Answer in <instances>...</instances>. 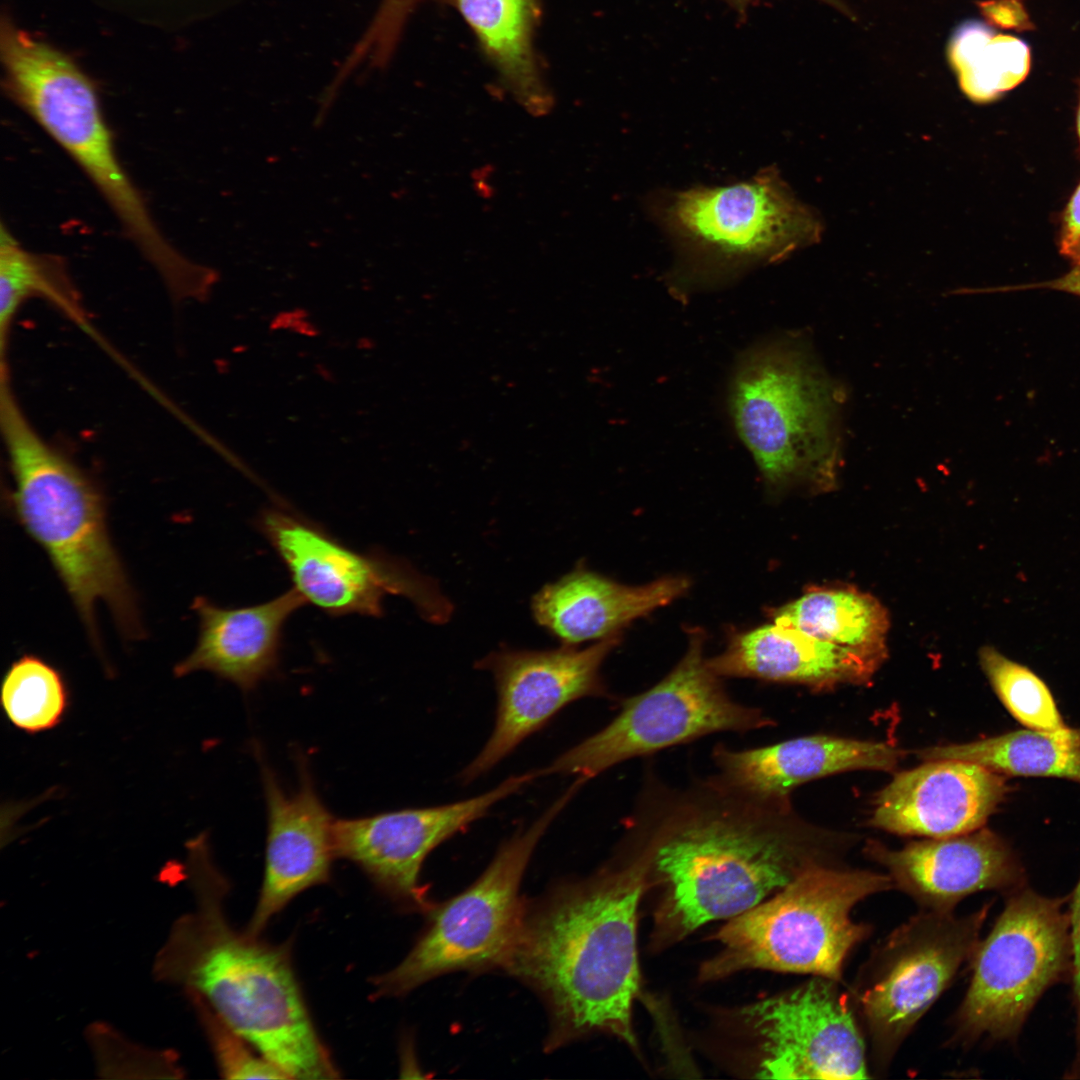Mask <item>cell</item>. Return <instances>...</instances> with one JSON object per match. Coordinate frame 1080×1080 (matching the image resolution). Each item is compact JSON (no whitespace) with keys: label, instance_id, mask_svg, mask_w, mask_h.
<instances>
[{"label":"cell","instance_id":"6da1fadb","mask_svg":"<svg viewBox=\"0 0 1080 1080\" xmlns=\"http://www.w3.org/2000/svg\"><path fill=\"white\" fill-rule=\"evenodd\" d=\"M650 866L651 852L622 869L559 886L525 911L502 967L545 1001L549 1048L595 1030L635 1045L636 918Z\"/></svg>","mask_w":1080,"mask_h":1080},{"label":"cell","instance_id":"7a4b0ae2","mask_svg":"<svg viewBox=\"0 0 1080 1080\" xmlns=\"http://www.w3.org/2000/svg\"><path fill=\"white\" fill-rule=\"evenodd\" d=\"M208 864L194 870V909L172 926L154 976L201 998L288 1079L339 1078L297 981L291 943H269L231 926L230 886Z\"/></svg>","mask_w":1080,"mask_h":1080},{"label":"cell","instance_id":"3957f363","mask_svg":"<svg viewBox=\"0 0 1080 1080\" xmlns=\"http://www.w3.org/2000/svg\"><path fill=\"white\" fill-rule=\"evenodd\" d=\"M0 426L13 481V512L48 555L91 640L98 645L99 601L110 609L125 637H142L135 596L109 535L100 488L35 430L16 400L8 370L1 371Z\"/></svg>","mask_w":1080,"mask_h":1080},{"label":"cell","instance_id":"277c9868","mask_svg":"<svg viewBox=\"0 0 1080 1080\" xmlns=\"http://www.w3.org/2000/svg\"><path fill=\"white\" fill-rule=\"evenodd\" d=\"M9 95L78 165L176 301L198 296L210 270L165 237L123 167L91 80L64 53L9 21L1 25Z\"/></svg>","mask_w":1080,"mask_h":1080},{"label":"cell","instance_id":"5b68a950","mask_svg":"<svg viewBox=\"0 0 1080 1080\" xmlns=\"http://www.w3.org/2000/svg\"><path fill=\"white\" fill-rule=\"evenodd\" d=\"M846 393L800 336L763 342L737 363L730 411L767 487H835Z\"/></svg>","mask_w":1080,"mask_h":1080},{"label":"cell","instance_id":"8992f818","mask_svg":"<svg viewBox=\"0 0 1080 1080\" xmlns=\"http://www.w3.org/2000/svg\"><path fill=\"white\" fill-rule=\"evenodd\" d=\"M662 832L651 865L666 887L659 922L673 937L747 912L814 863L759 816L694 815Z\"/></svg>","mask_w":1080,"mask_h":1080},{"label":"cell","instance_id":"52a82bcc","mask_svg":"<svg viewBox=\"0 0 1080 1080\" xmlns=\"http://www.w3.org/2000/svg\"><path fill=\"white\" fill-rule=\"evenodd\" d=\"M654 215L678 248V289L720 284L817 242L823 226L775 168L721 187L666 192Z\"/></svg>","mask_w":1080,"mask_h":1080},{"label":"cell","instance_id":"ba28073f","mask_svg":"<svg viewBox=\"0 0 1080 1080\" xmlns=\"http://www.w3.org/2000/svg\"><path fill=\"white\" fill-rule=\"evenodd\" d=\"M892 886L889 875L814 862L774 897L729 920L716 935L721 949L701 976L766 969L837 982L848 954L869 932L852 919L853 908Z\"/></svg>","mask_w":1080,"mask_h":1080},{"label":"cell","instance_id":"9c48e42d","mask_svg":"<svg viewBox=\"0 0 1080 1080\" xmlns=\"http://www.w3.org/2000/svg\"><path fill=\"white\" fill-rule=\"evenodd\" d=\"M582 786L575 780L536 820L502 843L471 886L432 911L428 927L407 956L374 977L375 997L404 995L451 971L504 964L525 913L519 888L528 863L550 825Z\"/></svg>","mask_w":1080,"mask_h":1080},{"label":"cell","instance_id":"30bf717a","mask_svg":"<svg viewBox=\"0 0 1080 1080\" xmlns=\"http://www.w3.org/2000/svg\"><path fill=\"white\" fill-rule=\"evenodd\" d=\"M694 632L678 665L649 690L628 699L604 728L541 768V776L572 775L585 782L628 759L715 732H746L773 724L758 708L733 701L703 655Z\"/></svg>","mask_w":1080,"mask_h":1080},{"label":"cell","instance_id":"8fae6325","mask_svg":"<svg viewBox=\"0 0 1080 1080\" xmlns=\"http://www.w3.org/2000/svg\"><path fill=\"white\" fill-rule=\"evenodd\" d=\"M1063 898L1028 888L1012 892L974 954L970 986L957 1014L966 1037H1014L1045 990L1071 964Z\"/></svg>","mask_w":1080,"mask_h":1080},{"label":"cell","instance_id":"7c38bea8","mask_svg":"<svg viewBox=\"0 0 1080 1080\" xmlns=\"http://www.w3.org/2000/svg\"><path fill=\"white\" fill-rule=\"evenodd\" d=\"M256 528L286 567L293 588L329 616L381 617L388 595L407 598L433 623L446 622L452 613L438 584L407 561L356 551L286 506L265 508Z\"/></svg>","mask_w":1080,"mask_h":1080},{"label":"cell","instance_id":"4fadbf2b","mask_svg":"<svg viewBox=\"0 0 1080 1080\" xmlns=\"http://www.w3.org/2000/svg\"><path fill=\"white\" fill-rule=\"evenodd\" d=\"M990 905L964 917L929 910L894 930L874 951L855 990L874 1048L890 1057L974 956Z\"/></svg>","mask_w":1080,"mask_h":1080},{"label":"cell","instance_id":"5bb4252c","mask_svg":"<svg viewBox=\"0 0 1080 1080\" xmlns=\"http://www.w3.org/2000/svg\"><path fill=\"white\" fill-rule=\"evenodd\" d=\"M618 641L613 634L584 649L564 644L550 650L506 647L480 659L475 666L490 672L495 682V724L483 748L460 772L461 782L491 770L568 704L603 695L600 668Z\"/></svg>","mask_w":1080,"mask_h":1080},{"label":"cell","instance_id":"9a60e30c","mask_svg":"<svg viewBox=\"0 0 1080 1080\" xmlns=\"http://www.w3.org/2000/svg\"><path fill=\"white\" fill-rule=\"evenodd\" d=\"M537 777L539 770L510 776L489 791L445 805L335 819L336 858L354 863L393 899L426 910L430 904L420 873L429 853Z\"/></svg>","mask_w":1080,"mask_h":1080},{"label":"cell","instance_id":"2e32d148","mask_svg":"<svg viewBox=\"0 0 1080 1080\" xmlns=\"http://www.w3.org/2000/svg\"><path fill=\"white\" fill-rule=\"evenodd\" d=\"M835 982L815 976L742 1011L760 1040L758 1077H869L863 1039Z\"/></svg>","mask_w":1080,"mask_h":1080},{"label":"cell","instance_id":"e0dca14e","mask_svg":"<svg viewBox=\"0 0 1080 1080\" xmlns=\"http://www.w3.org/2000/svg\"><path fill=\"white\" fill-rule=\"evenodd\" d=\"M253 752L261 772L267 835L262 885L245 930L261 935L293 898L330 880L336 818L320 798L303 756L297 758L298 787L287 792L256 743Z\"/></svg>","mask_w":1080,"mask_h":1080},{"label":"cell","instance_id":"ac0fdd59","mask_svg":"<svg viewBox=\"0 0 1080 1080\" xmlns=\"http://www.w3.org/2000/svg\"><path fill=\"white\" fill-rule=\"evenodd\" d=\"M1008 792L1005 776L973 762L929 760L877 795L871 822L900 834L946 838L982 828Z\"/></svg>","mask_w":1080,"mask_h":1080},{"label":"cell","instance_id":"d6986e66","mask_svg":"<svg viewBox=\"0 0 1080 1080\" xmlns=\"http://www.w3.org/2000/svg\"><path fill=\"white\" fill-rule=\"evenodd\" d=\"M867 850L888 870L897 887L929 910L951 911L972 893H1012L1024 884L1023 869L1012 849L984 828L910 843L899 850L871 843Z\"/></svg>","mask_w":1080,"mask_h":1080},{"label":"cell","instance_id":"ffe728a7","mask_svg":"<svg viewBox=\"0 0 1080 1080\" xmlns=\"http://www.w3.org/2000/svg\"><path fill=\"white\" fill-rule=\"evenodd\" d=\"M306 604L293 587L267 602L245 607H221L205 597L195 598L197 643L175 666L174 674L182 677L207 671L245 693L255 690L278 671L285 624Z\"/></svg>","mask_w":1080,"mask_h":1080},{"label":"cell","instance_id":"44dd1931","mask_svg":"<svg viewBox=\"0 0 1080 1080\" xmlns=\"http://www.w3.org/2000/svg\"><path fill=\"white\" fill-rule=\"evenodd\" d=\"M714 757L728 789L760 804L779 802L795 787L827 775L892 771L903 752L882 742L814 735L745 750L719 746Z\"/></svg>","mask_w":1080,"mask_h":1080},{"label":"cell","instance_id":"7402d4cb","mask_svg":"<svg viewBox=\"0 0 1080 1080\" xmlns=\"http://www.w3.org/2000/svg\"><path fill=\"white\" fill-rule=\"evenodd\" d=\"M884 656V651L839 646L774 621L736 635L707 665L718 677L832 688L870 681Z\"/></svg>","mask_w":1080,"mask_h":1080},{"label":"cell","instance_id":"603a6c76","mask_svg":"<svg viewBox=\"0 0 1080 1080\" xmlns=\"http://www.w3.org/2000/svg\"><path fill=\"white\" fill-rule=\"evenodd\" d=\"M689 582L665 577L629 586L578 567L543 586L533 597L535 620L562 644L603 639L632 620L684 594Z\"/></svg>","mask_w":1080,"mask_h":1080},{"label":"cell","instance_id":"cb8c5ba5","mask_svg":"<svg viewBox=\"0 0 1080 1080\" xmlns=\"http://www.w3.org/2000/svg\"><path fill=\"white\" fill-rule=\"evenodd\" d=\"M473 32L504 89L526 111L550 112L553 96L534 47L539 0H447Z\"/></svg>","mask_w":1080,"mask_h":1080},{"label":"cell","instance_id":"d4e9b609","mask_svg":"<svg viewBox=\"0 0 1080 1080\" xmlns=\"http://www.w3.org/2000/svg\"><path fill=\"white\" fill-rule=\"evenodd\" d=\"M929 760L976 763L1003 776L1055 777L1080 783V728H1026L989 738L918 752Z\"/></svg>","mask_w":1080,"mask_h":1080},{"label":"cell","instance_id":"484cf974","mask_svg":"<svg viewBox=\"0 0 1080 1080\" xmlns=\"http://www.w3.org/2000/svg\"><path fill=\"white\" fill-rule=\"evenodd\" d=\"M774 621L839 646L885 651L888 616L870 595L822 588L779 609Z\"/></svg>","mask_w":1080,"mask_h":1080},{"label":"cell","instance_id":"4316f807","mask_svg":"<svg viewBox=\"0 0 1080 1080\" xmlns=\"http://www.w3.org/2000/svg\"><path fill=\"white\" fill-rule=\"evenodd\" d=\"M42 298L83 324L85 311L64 258L30 251L16 240L4 223L0 232V346L6 352L10 327L20 306Z\"/></svg>","mask_w":1080,"mask_h":1080},{"label":"cell","instance_id":"83f0119b","mask_svg":"<svg viewBox=\"0 0 1080 1080\" xmlns=\"http://www.w3.org/2000/svg\"><path fill=\"white\" fill-rule=\"evenodd\" d=\"M949 58L963 92L974 102L989 103L1018 86L1028 75L1031 52L1022 39L997 34L978 21L954 34Z\"/></svg>","mask_w":1080,"mask_h":1080},{"label":"cell","instance_id":"f1b7e54d","mask_svg":"<svg viewBox=\"0 0 1080 1080\" xmlns=\"http://www.w3.org/2000/svg\"><path fill=\"white\" fill-rule=\"evenodd\" d=\"M0 701L15 728L38 734L63 721L70 705V693L56 667L40 656L24 654L4 674Z\"/></svg>","mask_w":1080,"mask_h":1080},{"label":"cell","instance_id":"f546056e","mask_svg":"<svg viewBox=\"0 0 1080 1080\" xmlns=\"http://www.w3.org/2000/svg\"><path fill=\"white\" fill-rule=\"evenodd\" d=\"M979 663L1001 703L1023 726L1038 730L1066 726L1049 687L1029 667L989 645L979 650Z\"/></svg>","mask_w":1080,"mask_h":1080},{"label":"cell","instance_id":"4dcf8cb0","mask_svg":"<svg viewBox=\"0 0 1080 1080\" xmlns=\"http://www.w3.org/2000/svg\"><path fill=\"white\" fill-rule=\"evenodd\" d=\"M226 1079H288L246 1039L229 1027L201 998L189 994Z\"/></svg>","mask_w":1080,"mask_h":1080},{"label":"cell","instance_id":"1f68e13d","mask_svg":"<svg viewBox=\"0 0 1080 1080\" xmlns=\"http://www.w3.org/2000/svg\"><path fill=\"white\" fill-rule=\"evenodd\" d=\"M1058 248L1073 265L1080 264V181L1061 215Z\"/></svg>","mask_w":1080,"mask_h":1080},{"label":"cell","instance_id":"d6a6232c","mask_svg":"<svg viewBox=\"0 0 1080 1080\" xmlns=\"http://www.w3.org/2000/svg\"><path fill=\"white\" fill-rule=\"evenodd\" d=\"M983 14L993 24L1003 28L1028 30L1032 23L1020 0H992L981 4Z\"/></svg>","mask_w":1080,"mask_h":1080},{"label":"cell","instance_id":"836d02e7","mask_svg":"<svg viewBox=\"0 0 1080 1080\" xmlns=\"http://www.w3.org/2000/svg\"><path fill=\"white\" fill-rule=\"evenodd\" d=\"M1069 920L1072 952L1071 966L1073 971L1074 995L1077 1008L1078 1034L1080 1042V878L1072 894Z\"/></svg>","mask_w":1080,"mask_h":1080},{"label":"cell","instance_id":"e575fe53","mask_svg":"<svg viewBox=\"0 0 1080 1080\" xmlns=\"http://www.w3.org/2000/svg\"><path fill=\"white\" fill-rule=\"evenodd\" d=\"M1027 289H1050L1080 297V264L1073 265L1067 273L1056 279L1038 283L1001 287L996 290L1018 291Z\"/></svg>","mask_w":1080,"mask_h":1080},{"label":"cell","instance_id":"d590c367","mask_svg":"<svg viewBox=\"0 0 1080 1080\" xmlns=\"http://www.w3.org/2000/svg\"><path fill=\"white\" fill-rule=\"evenodd\" d=\"M724 1H726L728 4H730L732 7H734L738 11L743 12L746 9V7L748 6V4L752 0H724ZM823 1L829 2L830 4L835 5L836 7L840 8V9H843V6H842L840 0H823Z\"/></svg>","mask_w":1080,"mask_h":1080},{"label":"cell","instance_id":"8d00e7d4","mask_svg":"<svg viewBox=\"0 0 1080 1080\" xmlns=\"http://www.w3.org/2000/svg\"><path fill=\"white\" fill-rule=\"evenodd\" d=\"M1076 129H1077V135H1078L1079 145H1080V81H1079V104H1078L1077 117H1076Z\"/></svg>","mask_w":1080,"mask_h":1080}]
</instances>
